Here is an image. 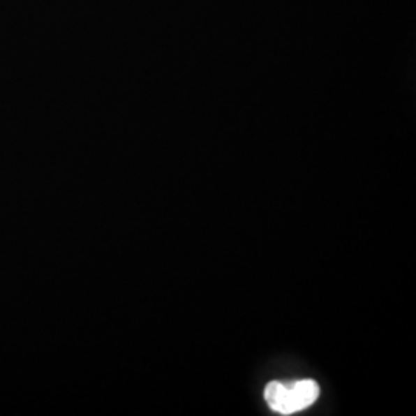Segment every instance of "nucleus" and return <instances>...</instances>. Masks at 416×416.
<instances>
[{
    "mask_svg": "<svg viewBox=\"0 0 416 416\" xmlns=\"http://www.w3.org/2000/svg\"><path fill=\"white\" fill-rule=\"evenodd\" d=\"M264 395L274 412L292 415L315 403L319 396V385L311 380H302L292 385L274 381L267 385Z\"/></svg>",
    "mask_w": 416,
    "mask_h": 416,
    "instance_id": "obj_1",
    "label": "nucleus"
}]
</instances>
